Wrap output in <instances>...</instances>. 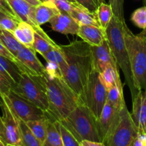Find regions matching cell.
Listing matches in <instances>:
<instances>
[{
  "instance_id": "cell-14",
  "label": "cell",
  "mask_w": 146,
  "mask_h": 146,
  "mask_svg": "<svg viewBox=\"0 0 146 146\" xmlns=\"http://www.w3.org/2000/svg\"><path fill=\"white\" fill-rule=\"evenodd\" d=\"M133 101L130 113L138 134L146 133V91H140Z\"/></svg>"
},
{
  "instance_id": "cell-8",
  "label": "cell",
  "mask_w": 146,
  "mask_h": 146,
  "mask_svg": "<svg viewBox=\"0 0 146 146\" xmlns=\"http://www.w3.org/2000/svg\"><path fill=\"white\" fill-rule=\"evenodd\" d=\"M0 108L2 111L3 129L0 139L6 145L21 146L19 118L9 104L5 95L0 94Z\"/></svg>"
},
{
  "instance_id": "cell-30",
  "label": "cell",
  "mask_w": 146,
  "mask_h": 146,
  "mask_svg": "<svg viewBox=\"0 0 146 146\" xmlns=\"http://www.w3.org/2000/svg\"><path fill=\"white\" fill-rule=\"evenodd\" d=\"M56 125L58 128L60 133L61 135L63 145L64 146H80L81 143L75 138L72 133L67 129L64 125L60 123L59 121H55Z\"/></svg>"
},
{
  "instance_id": "cell-33",
  "label": "cell",
  "mask_w": 146,
  "mask_h": 146,
  "mask_svg": "<svg viewBox=\"0 0 146 146\" xmlns=\"http://www.w3.org/2000/svg\"><path fill=\"white\" fill-rule=\"evenodd\" d=\"M18 27L22 31L23 34L25 36L29 45L32 48L33 43L34 41V34H35V29L25 21H20L18 24Z\"/></svg>"
},
{
  "instance_id": "cell-2",
  "label": "cell",
  "mask_w": 146,
  "mask_h": 146,
  "mask_svg": "<svg viewBox=\"0 0 146 146\" xmlns=\"http://www.w3.org/2000/svg\"><path fill=\"white\" fill-rule=\"evenodd\" d=\"M111 1L110 4L113 7L114 15L106 29L107 39L116 64L124 74L125 84L130 89L133 100L138 94L139 91L135 85L128 53L125 42L124 23L125 21L123 17V1L120 2V0Z\"/></svg>"
},
{
  "instance_id": "cell-24",
  "label": "cell",
  "mask_w": 146,
  "mask_h": 146,
  "mask_svg": "<svg viewBox=\"0 0 146 146\" xmlns=\"http://www.w3.org/2000/svg\"><path fill=\"white\" fill-rule=\"evenodd\" d=\"M50 120L47 118L27 121L26 124L36 138L44 145L47 138V127Z\"/></svg>"
},
{
  "instance_id": "cell-18",
  "label": "cell",
  "mask_w": 146,
  "mask_h": 146,
  "mask_svg": "<svg viewBox=\"0 0 146 146\" xmlns=\"http://www.w3.org/2000/svg\"><path fill=\"white\" fill-rule=\"evenodd\" d=\"M60 11L52 1L44 0L35 7V20L37 25L42 26L50 22Z\"/></svg>"
},
{
  "instance_id": "cell-9",
  "label": "cell",
  "mask_w": 146,
  "mask_h": 146,
  "mask_svg": "<svg viewBox=\"0 0 146 146\" xmlns=\"http://www.w3.org/2000/svg\"><path fill=\"white\" fill-rule=\"evenodd\" d=\"M138 132L131 118L127 106L120 111V121L106 146H130Z\"/></svg>"
},
{
  "instance_id": "cell-17",
  "label": "cell",
  "mask_w": 146,
  "mask_h": 146,
  "mask_svg": "<svg viewBox=\"0 0 146 146\" xmlns=\"http://www.w3.org/2000/svg\"><path fill=\"white\" fill-rule=\"evenodd\" d=\"M77 36L92 46L100 45L107 39L106 30L93 25L80 26Z\"/></svg>"
},
{
  "instance_id": "cell-13",
  "label": "cell",
  "mask_w": 146,
  "mask_h": 146,
  "mask_svg": "<svg viewBox=\"0 0 146 146\" xmlns=\"http://www.w3.org/2000/svg\"><path fill=\"white\" fill-rule=\"evenodd\" d=\"M91 51L93 69L100 74L102 73L109 65H117L107 39L99 46H91Z\"/></svg>"
},
{
  "instance_id": "cell-53",
  "label": "cell",
  "mask_w": 146,
  "mask_h": 146,
  "mask_svg": "<svg viewBox=\"0 0 146 146\" xmlns=\"http://www.w3.org/2000/svg\"></svg>"
},
{
  "instance_id": "cell-45",
  "label": "cell",
  "mask_w": 146,
  "mask_h": 146,
  "mask_svg": "<svg viewBox=\"0 0 146 146\" xmlns=\"http://www.w3.org/2000/svg\"><path fill=\"white\" fill-rule=\"evenodd\" d=\"M67 1H70V2H73V3H75L76 2L75 0H67Z\"/></svg>"
},
{
  "instance_id": "cell-42",
  "label": "cell",
  "mask_w": 146,
  "mask_h": 146,
  "mask_svg": "<svg viewBox=\"0 0 146 146\" xmlns=\"http://www.w3.org/2000/svg\"><path fill=\"white\" fill-rule=\"evenodd\" d=\"M138 137L143 142L144 146H146V133L138 134Z\"/></svg>"
},
{
  "instance_id": "cell-4",
  "label": "cell",
  "mask_w": 146,
  "mask_h": 146,
  "mask_svg": "<svg viewBox=\"0 0 146 146\" xmlns=\"http://www.w3.org/2000/svg\"><path fill=\"white\" fill-rule=\"evenodd\" d=\"M124 38L135 85L139 91H146V34H134L125 22Z\"/></svg>"
},
{
  "instance_id": "cell-46",
  "label": "cell",
  "mask_w": 146,
  "mask_h": 146,
  "mask_svg": "<svg viewBox=\"0 0 146 146\" xmlns=\"http://www.w3.org/2000/svg\"><path fill=\"white\" fill-rule=\"evenodd\" d=\"M143 32H144V33H145V34H146V28H145V29H143Z\"/></svg>"
},
{
  "instance_id": "cell-20",
  "label": "cell",
  "mask_w": 146,
  "mask_h": 146,
  "mask_svg": "<svg viewBox=\"0 0 146 146\" xmlns=\"http://www.w3.org/2000/svg\"><path fill=\"white\" fill-rule=\"evenodd\" d=\"M80 26L93 25L100 27L96 12H91L77 3L70 14Z\"/></svg>"
},
{
  "instance_id": "cell-47",
  "label": "cell",
  "mask_w": 146,
  "mask_h": 146,
  "mask_svg": "<svg viewBox=\"0 0 146 146\" xmlns=\"http://www.w3.org/2000/svg\"><path fill=\"white\" fill-rule=\"evenodd\" d=\"M144 2H145V4H146V0H144Z\"/></svg>"
},
{
  "instance_id": "cell-50",
  "label": "cell",
  "mask_w": 146,
  "mask_h": 146,
  "mask_svg": "<svg viewBox=\"0 0 146 146\" xmlns=\"http://www.w3.org/2000/svg\"><path fill=\"white\" fill-rule=\"evenodd\" d=\"M0 99H1V95H0Z\"/></svg>"
},
{
  "instance_id": "cell-44",
  "label": "cell",
  "mask_w": 146,
  "mask_h": 146,
  "mask_svg": "<svg viewBox=\"0 0 146 146\" xmlns=\"http://www.w3.org/2000/svg\"><path fill=\"white\" fill-rule=\"evenodd\" d=\"M0 146H6L5 144L2 142V141L1 139H0Z\"/></svg>"
},
{
  "instance_id": "cell-1",
  "label": "cell",
  "mask_w": 146,
  "mask_h": 146,
  "mask_svg": "<svg viewBox=\"0 0 146 146\" xmlns=\"http://www.w3.org/2000/svg\"><path fill=\"white\" fill-rule=\"evenodd\" d=\"M60 47L68 65L63 78L80 96L93 70L91 46L82 40H75Z\"/></svg>"
},
{
  "instance_id": "cell-34",
  "label": "cell",
  "mask_w": 146,
  "mask_h": 146,
  "mask_svg": "<svg viewBox=\"0 0 146 146\" xmlns=\"http://www.w3.org/2000/svg\"><path fill=\"white\" fill-rule=\"evenodd\" d=\"M44 1V0H42V1ZM50 1L54 3V5L57 7V8L60 11H64V12L67 13L69 14H70L76 4H77V2H70L67 0H50Z\"/></svg>"
},
{
  "instance_id": "cell-37",
  "label": "cell",
  "mask_w": 146,
  "mask_h": 146,
  "mask_svg": "<svg viewBox=\"0 0 146 146\" xmlns=\"http://www.w3.org/2000/svg\"><path fill=\"white\" fill-rule=\"evenodd\" d=\"M11 90V85L8 80L0 73V94L7 95Z\"/></svg>"
},
{
  "instance_id": "cell-10",
  "label": "cell",
  "mask_w": 146,
  "mask_h": 146,
  "mask_svg": "<svg viewBox=\"0 0 146 146\" xmlns=\"http://www.w3.org/2000/svg\"><path fill=\"white\" fill-rule=\"evenodd\" d=\"M9 104L17 116L21 121L27 122L35 120L49 119L47 114L30 101L22 98L11 90L7 95H5Z\"/></svg>"
},
{
  "instance_id": "cell-5",
  "label": "cell",
  "mask_w": 146,
  "mask_h": 146,
  "mask_svg": "<svg viewBox=\"0 0 146 146\" xmlns=\"http://www.w3.org/2000/svg\"><path fill=\"white\" fill-rule=\"evenodd\" d=\"M59 122L70 130L80 143L84 140L100 142L97 118L83 104H79L65 119Z\"/></svg>"
},
{
  "instance_id": "cell-41",
  "label": "cell",
  "mask_w": 146,
  "mask_h": 146,
  "mask_svg": "<svg viewBox=\"0 0 146 146\" xmlns=\"http://www.w3.org/2000/svg\"><path fill=\"white\" fill-rule=\"evenodd\" d=\"M24 1H27V2L29 3V4H31V5L33 6H37L38 4H40V3L42 2V1H41L40 0H24Z\"/></svg>"
},
{
  "instance_id": "cell-6",
  "label": "cell",
  "mask_w": 146,
  "mask_h": 146,
  "mask_svg": "<svg viewBox=\"0 0 146 146\" xmlns=\"http://www.w3.org/2000/svg\"><path fill=\"white\" fill-rule=\"evenodd\" d=\"M14 92L30 101L47 113L50 111L44 76L22 73L19 81L11 88Z\"/></svg>"
},
{
  "instance_id": "cell-31",
  "label": "cell",
  "mask_w": 146,
  "mask_h": 146,
  "mask_svg": "<svg viewBox=\"0 0 146 146\" xmlns=\"http://www.w3.org/2000/svg\"><path fill=\"white\" fill-rule=\"evenodd\" d=\"M19 20L0 10V29L13 31L18 27Z\"/></svg>"
},
{
  "instance_id": "cell-11",
  "label": "cell",
  "mask_w": 146,
  "mask_h": 146,
  "mask_svg": "<svg viewBox=\"0 0 146 146\" xmlns=\"http://www.w3.org/2000/svg\"><path fill=\"white\" fill-rule=\"evenodd\" d=\"M120 111L106 103L100 117L97 119V127L100 142L107 145L108 140L120 121Z\"/></svg>"
},
{
  "instance_id": "cell-27",
  "label": "cell",
  "mask_w": 146,
  "mask_h": 146,
  "mask_svg": "<svg viewBox=\"0 0 146 146\" xmlns=\"http://www.w3.org/2000/svg\"><path fill=\"white\" fill-rule=\"evenodd\" d=\"M96 14H97V19H98L99 23L101 27L106 30L114 15V11H113L112 5L105 4L102 1L97 7L96 10Z\"/></svg>"
},
{
  "instance_id": "cell-38",
  "label": "cell",
  "mask_w": 146,
  "mask_h": 146,
  "mask_svg": "<svg viewBox=\"0 0 146 146\" xmlns=\"http://www.w3.org/2000/svg\"><path fill=\"white\" fill-rule=\"evenodd\" d=\"M0 56L5 57V58H7L8 59L12 61L13 62L15 63V64L17 65V66H18L19 61L18 60H17V57H16L14 55H13V54H11L8 49H7V48L3 45V44L1 42V41H0Z\"/></svg>"
},
{
  "instance_id": "cell-48",
  "label": "cell",
  "mask_w": 146,
  "mask_h": 146,
  "mask_svg": "<svg viewBox=\"0 0 146 146\" xmlns=\"http://www.w3.org/2000/svg\"><path fill=\"white\" fill-rule=\"evenodd\" d=\"M6 146H16V145H6Z\"/></svg>"
},
{
  "instance_id": "cell-25",
  "label": "cell",
  "mask_w": 146,
  "mask_h": 146,
  "mask_svg": "<svg viewBox=\"0 0 146 146\" xmlns=\"http://www.w3.org/2000/svg\"><path fill=\"white\" fill-rule=\"evenodd\" d=\"M47 62H53L57 64L60 68L62 76L67 70V63L66 61L64 54L60 48V45L57 48H54L42 56Z\"/></svg>"
},
{
  "instance_id": "cell-36",
  "label": "cell",
  "mask_w": 146,
  "mask_h": 146,
  "mask_svg": "<svg viewBox=\"0 0 146 146\" xmlns=\"http://www.w3.org/2000/svg\"><path fill=\"white\" fill-rule=\"evenodd\" d=\"M76 2L80 4L91 12H96L97 7L100 5L102 0H75Z\"/></svg>"
},
{
  "instance_id": "cell-40",
  "label": "cell",
  "mask_w": 146,
  "mask_h": 146,
  "mask_svg": "<svg viewBox=\"0 0 146 146\" xmlns=\"http://www.w3.org/2000/svg\"><path fill=\"white\" fill-rule=\"evenodd\" d=\"M130 146H144V145H143L142 141L140 139V138L138 137V135H137V136L136 137L134 140H133V141L132 142Z\"/></svg>"
},
{
  "instance_id": "cell-12",
  "label": "cell",
  "mask_w": 146,
  "mask_h": 146,
  "mask_svg": "<svg viewBox=\"0 0 146 146\" xmlns=\"http://www.w3.org/2000/svg\"><path fill=\"white\" fill-rule=\"evenodd\" d=\"M18 67L22 73L35 76L45 74V66L36 56V51L30 47L24 46L16 55Z\"/></svg>"
},
{
  "instance_id": "cell-43",
  "label": "cell",
  "mask_w": 146,
  "mask_h": 146,
  "mask_svg": "<svg viewBox=\"0 0 146 146\" xmlns=\"http://www.w3.org/2000/svg\"><path fill=\"white\" fill-rule=\"evenodd\" d=\"M3 129V123H2V119H1V116L0 115V135L1 134Z\"/></svg>"
},
{
  "instance_id": "cell-35",
  "label": "cell",
  "mask_w": 146,
  "mask_h": 146,
  "mask_svg": "<svg viewBox=\"0 0 146 146\" xmlns=\"http://www.w3.org/2000/svg\"><path fill=\"white\" fill-rule=\"evenodd\" d=\"M45 74L51 78L63 77L58 66L53 62H47V65L45 66Z\"/></svg>"
},
{
  "instance_id": "cell-7",
  "label": "cell",
  "mask_w": 146,
  "mask_h": 146,
  "mask_svg": "<svg viewBox=\"0 0 146 146\" xmlns=\"http://www.w3.org/2000/svg\"><path fill=\"white\" fill-rule=\"evenodd\" d=\"M107 90L102 82L100 74L93 69L80 96L81 103L92 111L97 119L107 103Z\"/></svg>"
},
{
  "instance_id": "cell-15",
  "label": "cell",
  "mask_w": 146,
  "mask_h": 146,
  "mask_svg": "<svg viewBox=\"0 0 146 146\" xmlns=\"http://www.w3.org/2000/svg\"><path fill=\"white\" fill-rule=\"evenodd\" d=\"M50 24L53 31L65 35H77L80 28V25L70 14L62 11L50 20Z\"/></svg>"
},
{
  "instance_id": "cell-52",
  "label": "cell",
  "mask_w": 146,
  "mask_h": 146,
  "mask_svg": "<svg viewBox=\"0 0 146 146\" xmlns=\"http://www.w3.org/2000/svg\"><path fill=\"white\" fill-rule=\"evenodd\" d=\"M40 1H42V0H40Z\"/></svg>"
},
{
  "instance_id": "cell-51",
  "label": "cell",
  "mask_w": 146,
  "mask_h": 146,
  "mask_svg": "<svg viewBox=\"0 0 146 146\" xmlns=\"http://www.w3.org/2000/svg\"><path fill=\"white\" fill-rule=\"evenodd\" d=\"M80 146H83V145H82V144H81V145H80Z\"/></svg>"
},
{
  "instance_id": "cell-21",
  "label": "cell",
  "mask_w": 146,
  "mask_h": 146,
  "mask_svg": "<svg viewBox=\"0 0 146 146\" xmlns=\"http://www.w3.org/2000/svg\"><path fill=\"white\" fill-rule=\"evenodd\" d=\"M58 46V44H56L42 29L40 28L35 30L32 48L36 52L43 56L51 49Z\"/></svg>"
},
{
  "instance_id": "cell-19",
  "label": "cell",
  "mask_w": 146,
  "mask_h": 146,
  "mask_svg": "<svg viewBox=\"0 0 146 146\" xmlns=\"http://www.w3.org/2000/svg\"><path fill=\"white\" fill-rule=\"evenodd\" d=\"M0 73L8 80L11 88L18 83L22 74L15 63L1 56H0Z\"/></svg>"
},
{
  "instance_id": "cell-29",
  "label": "cell",
  "mask_w": 146,
  "mask_h": 146,
  "mask_svg": "<svg viewBox=\"0 0 146 146\" xmlns=\"http://www.w3.org/2000/svg\"><path fill=\"white\" fill-rule=\"evenodd\" d=\"M44 146H64L61 135L55 122L49 121L47 138L44 141Z\"/></svg>"
},
{
  "instance_id": "cell-28",
  "label": "cell",
  "mask_w": 146,
  "mask_h": 146,
  "mask_svg": "<svg viewBox=\"0 0 146 146\" xmlns=\"http://www.w3.org/2000/svg\"><path fill=\"white\" fill-rule=\"evenodd\" d=\"M21 146H44L31 133L24 121L19 119Z\"/></svg>"
},
{
  "instance_id": "cell-22",
  "label": "cell",
  "mask_w": 146,
  "mask_h": 146,
  "mask_svg": "<svg viewBox=\"0 0 146 146\" xmlns=\"http://www.w3.org/2000/svg\"><path fill=\"white\" fill-rule=\"evenodd\" d=\"M120 68L117 65H109L102 73L100 74V78L102 82L107 90L108 91L110 88L115 86L123 88V84L120 80Z\"/></svg>"
},
{
  "instance_id": "cell-26",
  "label": "cell",
  "mask_w": 146,
  "mask_h": 146,
  "mask_svg": "<svg viewBox=\"0 0 146 146\" xmlns=\"http://www.w3.org/2000/svg\"><path fill=\"white\" fill-rule=\"evenodd\" d=\"M107 103L117 109L121 110L126 105L123 95V88L115 86L107 91Z\"/></svg>"
},
{
  "instance_id": "cell-39",
  "label": "cell",
  "mask_w": 146,
  "mask_h": 146,
  "mask_svg": "<svg viewBox=\"0 0 146 146\" xmlns=\"http://www.w3.org/2000/svg\"><path fill=\"white\" fill-rule=\"evenodd\" d=\"M81 144L83 146H106L102 142H96V141H90L84 140L81 142Z\"/></svg>"
},
{
  "instance_id": "cell-32",
  "label": "cell",
  "mask_w": 146,
  "mask_h": 146,
  "mask_svg": "<svg viewBox=\"0 0 146 146\" xmlns=\"http://www.w3.org/2000/svg\"><path fill=\"white\" fill-rule=\"evenodd\" d=\"M130 20L137 27L145 29L146 28V6L135 10L131 14Z\"/></svg>"
},
{
  "instance_id": "cell-16",
  "label": "cell",
  "mask_w": 146,
  "mask_h": 146,
  "mask_svg": "<svg viewBox=\"0 0 146 146\" xmlns=\"http://www.w3.org/2000/svg\"><path fill=\"white\" fill-rule=\"evenodd\" d=\"M20 21H25L34 29H40L35 20V7L24 0H7Z\"/></svg>"
},
{
  "instance_id": "cell-23",
  "label": "cell",
  "mask_w": 146,
  "mask_h": 146,
  "mask_svg": "<svg viewBox=\"0 0 146 146\" xmlns=\"http://www.w3.org/2000/svg\"><path fill=\"white\" fill-rule=\"evenodd\" d=\"M0 41L15 56L19 51L24 46L17 39L13 32L3 29H0Z\"/></svg>"
},
{
  "instance_id": "cell-49",
  "label": "cell",
  "mask_w": 146,
  "mask_h": 146,
  "mask_svg": "<svg viewBox=\"0 0 146 146\" xmlns=\"http://www.w3.org/2000/svg\"><path fill=\"white\" fill-rule=\"evenodd\" d=\"M110 1H115V0H110Z\"/></svg>"
},
{
  "instance_id": "cell-3",
  "label": "cell",
  "mask_w": 146,
  "mask_h": 146,
  "mask_svg": "<svg viewBox=\"0 0 146 146\" xmlns=\"http://www.w3.org/2000/svg\"><path fill=\"white\" fill-rule=\"evenodd\" d=\"M50 111L47 113L52 122L64 120L82 104L80 96L70 88L63 77L51 78L44 74Z\"/></svg>"
}]
</instances>
